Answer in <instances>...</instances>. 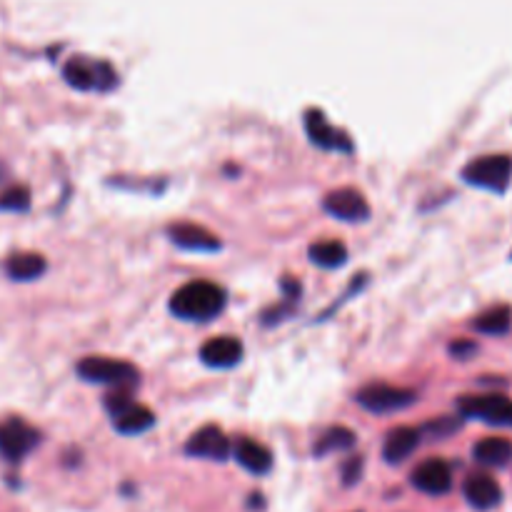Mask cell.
<instances>
[{
    "label": "cell",
    "mask_w": 512,
    "mask_h": 512,
    "mask_svg": "<svg viewBox=\"0 0 512 512\" xmlns=\"http://www.w3.org/2000/svg\"><path fill=\"white\" fill-rule=\"evenodd\" d=\"M225 303H228V295L220 285L210 283V280H193V283H185L183 288L170 295L168 308L178 320L208 323L223 313Z\"/></svg>",
    "instance_id": "obj_1"
},
{
    "label": "cell",
    "mask_w": 512,
    "mask_h": 512,
    "mask_svg": "<svg viewBox=\"0 0 512 512\" xmlns=\"http://www.w3.org/2000/svg\"><path fill=\"white\" fill-rule=\"evenodd\" d=\"M63 80L83 93H110L118 88V73L108 60L75 55L63 65Z\"/></svg>",
    "instance_id": "obj_2"
},
{
    "label": "cell",
    "mask_w": 512,
    "mask_h": 512,
    "mask_svg": "<svg viewBox=\"0 0 512 512\" xmlns=\"http://www.w3.org/2000/svg\"><path fill=\"white\" fill-rule=\"evenodd\" d=\"M463 180L473 188L490 190V193H505L512 183V158L505 153L483 155L470 160L463 168Z\"/></svg>",
    "instance_id": "obj_3"
},
{
    "label": "cell",
    "mask_w": 512,
    "mask_h": 512,
    "mask_svg": "<svg viewBox=\"0 0 512 512\" xmlns=\"http://www.w3.org/2000/svg\"><path fill=\"white\" fill-rule=\"evenodd\" d=\"M75 373H78L80 380L93 385H138L140 373L125 360H115V358H103V355H88V358L80 360L75 365Z\"/></svg>",
    "instance_id": "obj_4"
},
{
    "label": "cell",
    "mask_w": 512,
    "mask_h": 512,
    "mask_svg": "<svg viewBox=\"0 0 512 512\" xmlns=\"http://www.w3.org/2000/svg\"><path fill=\"white\" fill-rule=\"evenodd\" d=\"M40 433L20 418L0 420V458L10 465H18L40 445Z\"/></svg>",
    "instance_id": "obj_5"
},
{
    "label": "cell",
    "mask_w": 512,
    "mask_h": 512,
    "mask_svg": "<svg viewBox=\"0 0 512 512\" xmlns=\"http://www.w3.org/2000/svg\"><path fill=\"white\" fill-rule=\"evenodd\" d=\"M355 398H358V403L363 405L368 413L390 415V413H400V410H408L410 405L418 400V395H415V390H408V388H393V385L375 383L360 390Z\"/></svg>",
    "instance_id": "obj_6"
},
{
    "label": "cell",
    "mask_w": 512,
    "mask_h": 512,
    "mask_svg": "<svg viewBox=\"0 0 512 512\" xmlns=\"http://www.w3.org/2000/svg\"><path fill=\"white\" fill-rule=\"evenodd\" d=\"M305 133H308L310 143L318 145V148L330 150V153H343L350 155L355 150V143L350 140V135L345 130L330 125V120L325 118V113L320 108H308L305 110Z\"/></svg>",
    "instance_id": "obj_7"
},
{
    "label": "cell",
    "mask_w": 512,
    "mask_h": 512,
    "mask_svg": "<svg viewBox=\"0 0 512 512\" xmlns=\"http://www.w3.org/2000/svg\"><path fill=\"white\" fill-rule=\"evenodd\" d=\"M463 418L483 420L488 425H512V400L505 395H468L458 400Z\"/></svg>",
    "instance_id": "obj_8"
},
{
    "label": "cell",
    "mask_w": 512,
    "mask_h": 512,
    "mask_svg": "<svg viewBox=\"0 0 512 512\" xmlns=\"http://www.w3.org/2000/svg\"><path fill=\"white\" fill-rule=\"evenodd\" d=\"M323 208L330 218L343 223H365L370 218V205L365 195L355 188H340L325 195Z\"/></svg>",
    "instance_id": "obj_9"
},
{
    "label": "cell",
    "mask_w": 512,
    "mask_h": 512,
    "mask_svg": "<svg viewBox=\"0 0 512 512\" xmlns=\"http://www.w3.org/2000/svg\"><path fill=\"white\" fill-rule=\"evenodd\" d=\"M185 453L190 458H203V460H215V463H223L233 453V445H230L228 435L223 433L215 425L208 428H200L198 433L190 435V440L185 443Z\"/></svg>",
    "instance_id": "obj_10"
},
{
    "label": "cell",
    "mask_w": 512,
    "mask_h": 512,
    "mask_svg": "<svg viewBox=\"0 0 512 512\" xmlns=\"http://www.w3.org/2000/svg\"><path fill=\"white\" fill-rule=\"evenodd\" d=\"M168 240L173 245H178L180 250H188V253H218L223 250L218 235H213L210 230H205L203 225L195 223H173L168 225Z\"/></svg>",
    "instance_id": "obj_11"
},
{
    "label": "cell",
    "mask_w": 512,
    "mask_h": 512,
    "mask_svg": "<svg viewBox=\"0 0 512 512\" xmlns=\"http://www.w3.org/2000/svg\"><path fill=\"white\" fill-rule=\"evenodd\" d=\"M200 360L213 370H228L243 360V343L233 335H218L203 343L200 348Z\"/></svg>",
    "instance_id": "obj_12"
},
{
    "label": "cell",
    "mask_w": 512,
    "mask_h": 512,
    "mask_svg": "<svg viewBox=\"0 0 512 512\" xmlns=\"http://www.w3.org/2000/svg\"><path fill=\"white\" fill-rule=\"evenodd\" d=\"M413 485L420 493L428 495H445L453 490V470L445 460H425L423 465L413 470Z\"/></svg>",
    "instance_id": "obj_13"
},
{
    "label": "cell",
    "mask_w": 512,
    "mask_h": 512,
    "mask_svg": "<svg viewBox=\"0 0 512 512\" xmlns=\"http://www.w3.org/2000/svg\"><path fill=\"white\" fill-rule=\"evenodd\" d=\"M463 493H465V500H468L475 510H493L498 508L500 500H503V490H500V485L485 473L470 475L463 485Z\"/></svg>",
    "instance_id": "obj_14"
},
{
    "label": "cell",
    "mask_w": 512,
    "mask_h": 512,
    "mask_svg": "<svg viewBox=\"0 0 512 512\" xmlns=\"http://www.w3.org/2000/svg\"><path fill=\"white\" fill-rule=\"evenodd\" d=\"M235 460L253 475H268L273 470V453L258 440L240 438L233 448Z\"/></svg>",
    "instance_id": "obj_15"
},
{
    "label": "cell",
    "mask_w": 512,
    "mask_h": 512,
    "mask_svg": "<svg viewBox=\"0 0 512 512\" xmlns=\"http://www.w3.org/2000/svg\"><path fill=\"white\" fill-rule=\"evenodd\" d=\"M420 445V430L415 428H395L390 430L388 438L383 443V458L385 463L400 465L415 453V448Z\"/></svg>",
    "instance_id": "obj_16"
},
{
    "label": "cell",
    "mask_w": 512,
    "mask_h": 512,
    "mask_svg": "<svg viewBox=\"0 0 512 512\" xmlns=\"http://www.w3.org/2000/svg\"><path fill=\"white\" fill-rule=\"evenodd\" d=\"M48 270V263L40 253H15L10 255L8 263H5V273L15 283H30V280H38L40 275Z\"/></svg>",
    "instance_id": "obj_17"
},
{
    "label": "cell",
    "mask_w": 512,
    "mask_h": 512,
    "mask_svg": "<svg viewBox=\"0 0 512 512\" xmlns=\"http://www.w3.org/2000/svg\"><path fill=\"white\" fill-rule=\"evenodd\" d=\"M155 425L153 410L145 408V405L133 403L130 408H125L123 413L113 418V428L118 430L120 435H143L148 433Z\"/></svg>",
    "instance_id": "obj_18"
},
{
    "label": "cell",
    "mask_w": 512,
    "mask_h": 512,
    "mask_svg": "<svg viewBox=\"0 0 512 512\" xmlns=\"http://www.w3.org/2000/svg\"><path fill=\"white\" fill-rule=\"evenodd\" d=\"M310 263L325 270H338L348 263V248L343 240H318L308 248Z\"/></svg>",
    "instance_id": "obj_19"
},
{
    "label": "cell",
    "mask_w": 512,
    "mask_h": 512,
    "mask_svg": "<svg viewBox=\"0 0 512 512\" xmlns=\"http://www.w3.org/2000/svg\"><path fill=\"white\" fill-rule=\"evenodd\" d=\"M473 458L488 468H503L512 463V443L505 438H485L475 443Z\"/></svg>",
    "instance_id": "obj_20"
},
{
    "label": "cell",
    "mask_w": 512,
    "mask_h": 512,
    "mask_svg": "<svg viewBox=\"0 0 512 512\" xmlns=\"http://www.w3.org/2000/svg\"><path fill=\"white\" fill-rule=\"evenodd\" d=\"M355 445V433L350 428H330L320 435L315 443L313 453L315 458H325L330 453H340V450H350Z\"/></svg>",
    "instance_id": "obj_21"
},
{
    "label": "cell",
    "mask_w": 512,
    "mask_h": 512,
    "mask_svg": "<svg viewBox=\"0 0 512 512\" xmlns=\"http://www.w3.org/2000/svg\"><path fill=\"white\" fill-rule=\"evenodd\" d=\"M512 325L510 308H493L475 320V330L483 335H505Z\"/></svg>",
    "instance_id": "obj_22"
},
{
    "label": "cell",
    "mask_w": 512,
    "mask_h": 512,
    "mask_svg": "<svg viewBox=\"0 0 512 512\" xmlns=\"http://www.w3.org/2000/svg\"><path fill=\"white\" fill-rule=\"evenodd\" d=\"M30 190L25 185H10L0 193V213H28Z\"/></svg>",
    "instance_id": "obj_23"
},
{
    "label": "cell",
    "mask_w": 512,
    "mask_h": 512,
    "mask_svg": "<svg viewBox=\"0 0 512 512\" xmlns=\"http://www.w3.org/2000/svg\"><path fill=\"white\" fill-rule=\"evenodd\" d=\"M458 428H460L458 418H443V420H435V423H430L425 430L433 435H438V438H448V435H453Z\"/></svg>",
    "instance_id": "obj_24"
},
{
    "label": "cell",
    "mask_w": 512,
    "mask_h": 512,
    "mask_svg": "<svg viewBox=\"0 0 512 512\" xmlns=\"http://www.w3.org/2000/svg\"><path fill=\"white\" fill-rule=\"evenodd\" d=\"M360 475H363V458L348 460V463H345V468H343V483L350 488V485L358 483Z\"/></svg>",
    "instance_id": "obj_25"
},
{
    "label": "cell",
    "mask_w": 512,
    "mask_h": 512,
    "mask_svg": "<svg viewBox=\"0 0 512 512\" xmlns=\"http://www.w3.org/2000/svg\"><path fill=\"white\" fill-rule=\"evenodd\" d=\"M450 353H453V358L468 360V358H473L475 353H478V345L470 343V340H458V343L450 345Z\"/></svg>",
    "instance_id": "obj_26"
},
{
    "label": "cell",
    "mask_w": 512,
    "mask_h": 512,
    "mask_svg": "<svg viewBox=\"0 0 512 512\" xmlns=\"http://www.w3.org/2000/svg\"><path fill=\"white\" fill-rule=\"evenodd\" d=\"M3 180H5V168H3V165H0V183H3Z\"/></svg>",
    "instance_id": "obj_27"
}]
</instances>
